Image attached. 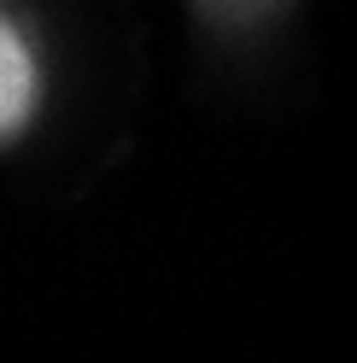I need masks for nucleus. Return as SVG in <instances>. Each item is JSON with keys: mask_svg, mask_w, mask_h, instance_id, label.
<instances>
[{"mask_svg": "<svg viewBox=\"0 0 357 363\" xmlns=\"http://www.w3.org/2000/svg\"><path fill=\"white\" fill-rule=\"evenodd\" d=\"M47 41L18 0H0V152H12L47 111Z\"/></svg>", "mask_w": 357, "mask_h": 363, "instance_id": "nucleus-1", "label": "nucleus"}, {"mask_svg": "<svg viewBox=\"0 0 357 363\" xmlns=\"http://www.w3.org/2000/svg\"><path fill=\"white\" fill-rule=\"evenodd\" d=\"M281 6L287 0H188L193 24L205 35H217V41H252Z\"/></svg>", "mask_w": 357, "mask_h": 363, "instance_id": "nucleus-2", "label": "nucleus"}]
</instances>
